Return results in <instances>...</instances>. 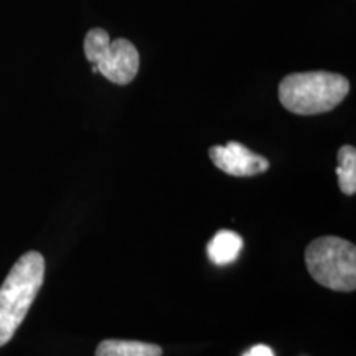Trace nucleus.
Segmentation results:
<instances>
[{
  "mask_svg": "<svg viewBox=\"0 0 356 356\" xmlns=\"http://www.w3.org/2000/svg\"><path fill=\"white\" fill-rule=\"evenodd\" d=\"M210 159L216 168L231 177H254L269 168V160L234 140L226 145H213Z\"/></svg>",
  "mask_w": 356,
  "mask_h": 356,
  "instance_id": "39448f33",
  "label": "nucleus"
},
{
  "mask_svg": "<svg viewBox=\"0 0 356 356\" xmlns=\"http://www.w3.org/2000/svg\"><path fill=\"white\" fill-rule=\"evenodd\" d=\"M243 356H275V355L267 345H256L249 351H246Z\"/></svg>",
  "mask_w": 356,
  "mask_h": 356,
  "instance_id": "1a4fd4ad",
  "label": "nucleus"
},
{
  "mask_svg": "<svg viewBox=\"0 0 356 356\" xmlns=\"http://www.w3.org/2000/svg\"><path fill=\"white\" fill-rule=\"evenodd\" d=\"M84 55L97 73L114 84H129L139 73L140 56L134 43L126 38L111 42L109 33L102 29L89 30L84 37Z\"/></svg>",
  "mask_w": 356,
  "mask_h": 356,
  "instance_id": "20e7f679",
  "label": "nucleus"
},
{
  "mask_svg": "<svg viewBox=\"0 0 356 356\" xmlns=\"http://www.w3.org/2000/svg\"><path fill=\"white\" fill-rule=\"evenodd\" d=\"M348 92V79L328 71L293 73L279 84L280 104L299 115L328 113L335 109Z\"/></svg>",
  "mask_w": 356,
  "mask_h": 356,
  "instance_id": "f03ea898",
  "label": "nucleus"
},
{
  "mask_svg": "<svg viewBox=\"0 0 356 356\" xmlns=\"http://www.w3.org/2000/svg\"><path fill=\"white\" fill-rule=\"evenodd\" d=\"M44 279V257L29 251L13 264L0 287V346L7 345L37 299Z\"/></svg>",
  "mask_w": 356,
  "mask_h": 356,
  "instance_id": "f257e3e1",
  "label": "nucleus"
},
{
  "mask_svg": "<svg viewBox=\"0 0 356 356\" xmlns=\"http://www.w3.org/2000/svg\"><path fill=\"white\" fill-rule=\"evenodd\" d=\"M309 274L320 286L338 292L356 289V248L337 236L314 239L305 249Z\"/></svg>",
  "mask_w": 356,
  "mask_h": 356,
  "instance_id": "7ed1b4c3",
  "label": "nucleus"
},
{
  "mask_svg": "<svg viewBox=\"0 0 356 356\" xmlns=\"http://www.w3.org/2000/svg\"><path fill=\"white\" fill-rule=\"evenodd\" d=\"M337 177L340 190L345 195L356 193V149L353 145H341L338 150Z\"/></svg>",
  "mask_w": 356,
  "mask_h": 356,
  "instance_id": "6e6552de",
  "label": "nucleus"
},
{
  "mask_svg": "<svg viewBox=\"0 0 356 356\" xmlns=\"http://www.w3.org/2000/svg\"><path fill=\"white\" fill-rule=\"evenodd\" d=\"M162 353L159 345L132 340H104L96 350V356H162Z\"/></svg>",
  "mask_w": 356,
  "mask_h": 356,
  "instance_id": "0eeeda50",
  "label": "nucleus"
},
{
  "mask_svg": "<svg viewBox=\"0 0 356 356\" xmlns=\"http://www.w3.org/2000/svg\"><path fill=\"white\" fill-rule=\"evenodd\" d=\"M244 246L243 238L229 229H221L208 243L207 252L213 264L228 266L238 259Z\"/></svg>",
  "mask_w": 356,
  "mask_h": 356,
  "instance_id": "423d86ee",
  "label": "nucleus"
}]
</instances>
